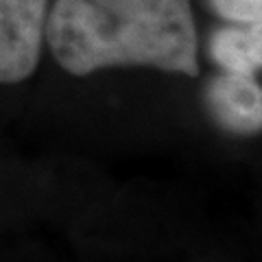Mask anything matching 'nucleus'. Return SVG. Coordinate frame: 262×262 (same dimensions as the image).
Listing matches in <instances>:
<instances>
[{
	"mask_svg": "<svg viewBox=\"0 0 262 262\" xmlns=\"http://www.w3.org/2000/svg\"><path fill=\"white\" fill-rule=\"evenodd\" d=\"M219 18L232 24H262V0H210Z\"/></svg>",
	"mask_w": 262,
	"mask_h": 262,
	"instance_id": "5",
	"label": "nucleus"
},
{
	"mask_svg": "<svg viewBox=\"0 0 262 262\" xmlns=\"http://www.w3.org/2000/svg\"><path fill=\"white\" fill-rule=\"evenodd\" d=\"M212 116L225 131L253 136L262 131V85L256 77L221 72L206 92Z\"/></svg>",
	"mask_w": 262,
	"mask_h": 262,
	"instance_id": "3",
	"label": "nucleus"
},
{
	"mask_svg": "<svg viewBox=\"0 0 262 262\" xmlns=\"http://www.w3.org/2000/svg\"><path fill=\"white\" fill-rule=\"evenodd\" d=\"M210 57L221 72L256 77L262 70V24H232L214 31Z\"/></svg>",
	"mask_w": 262,
	"mask_h": 262,
	"instance_id": "4",
	"label": "nucleus"
},
{
	"mask_svg": "<svg viewBox=\"0 0 262 262\" xmlns=\"http://www.w3.org/2000/svg\"><path fill=\"white\" fill-rule=\"evenodd\" d=\"M44 42L75 77L122 66L199 75L190 0H55Z\"/></svg>",
	"mask_w": 262,
	"mask_h": 262,
	"instance_id": "1",
	"label": "nucleus"
},
{
	"mask_svg": "<svg viewBox=\"0 0 262 262\" xmlns=\"http://www.w3.org/2000/svg\"><path fill=\"white\" fill-rule=\"evenodd\" d=\"M48 0H0V83L13 85L35 72L44 44Z\"/></svg>",
	"mask_w": 262,
	"mask_h": 262,
	"instance_id": "2",
	"label": "nucleus"
}]
</instances>
